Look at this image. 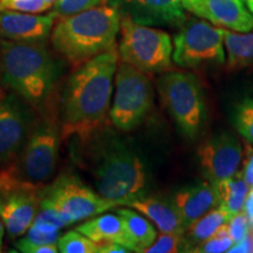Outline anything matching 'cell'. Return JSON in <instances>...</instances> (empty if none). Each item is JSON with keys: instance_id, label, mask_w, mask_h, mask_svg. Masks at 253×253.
Wrapping results in <instances>:
<instances>
[{"instance_id": "cell-25", "label": "cell", "mask_w": 253, "mask_h": 253, "mask_svg": "<svg viewBox=\"0 0 253 253\" xmlns=\"http://www.w3.org/2000/svg\"><path fill=\"white\" fill-rule=\"evenodd\" d=\"M61 253H97L99 244L81 233L80 231H68L58 240Z\"/></svg>"}, {"instance_id": "cell-37", "label": "cell", "mask_w": 253, "mask_h": 253, "mask_svg": "<svg viewBox=\"0 0 253 253\" xmlns=\"http://www.w3.org/2000/svg\"><path fill=\"white\" fill-rule=\"evenodd\" d=\"M244 211L248 214L249 218V224L250 226L253 227V194H249L248 198L245 201V205H244Z\"/></svg>"}, {"instance_id": "cell-28", "label": "cell", "mask_w": 253, "mask_h": 253, "mask_svg": "<svg viewBox=\"0 0 253 253\" xmlns=\"http://www.w3.org/2000/svg\"><path fill=\"white\" fill-rule=\"evenodd\" d=\"M68 225V221L60 216L59 213H56L52 210H48V209H40L36 214V217H34L31 227L32 229L49 232V231L61 230Z\"/></svg>"}, {"instance_id": "cell-10", "label": "cell", "mask_w": 253, "mask_h": 253, "mask_svg": "<svg viewBox=\"0 0 253 253\" xmlns=\"http://www.w3.org/2000/svg\"><path fill=\"white\" fill-rule=\"evenodd\" d=\"M60 126L55 118L43 116L36 121L30 137L20 153L18 169L13 170L21 181L40 184L55 171L59 160Z\"/></svg>"}, {"instance_id": "cell-8", "label": "cell", "mask_w": 253, "mask_h": 253, "mask_svg": "<svg viewBox=\"0 0 253 253\" xmlns=\"http://www.w3.org/2000/svg\"><path fill=\"white\" fill-rule=\"evenodd\" d=\"M154 91L148 74L125 61L118 63L115 96L109 116L114 126L130 131L140 126L153 104Z\"/></svg>"}, {"instance_id": "cell-11", "label": "cell", "mask_w": 253, "mask_h": 253, "mask_svg": "<svg viewBox=\"0 0 253 253\" xmlns=\"http://www.w3.org/2000/svg\"><path fill=\"white\" fill-rule=\"evenodd\" d=\"M36 125L30 103L18 94H0V163L17 157Z\"/></svg>"}, {"instance_id": "cell-26", "label": "cell", "mask_w": 253, "mask_h": 253, "mask_svg": "<svg viewBox=\"0 0 253 253\" xmlns=\"http://www.w3.org/2000/svg\"><path fill=\"white\" fill-rule=\"evenodd\" d=\"M233 122L239 134L253 144V97L242 100L237 104Z\"/></svg>"}, {"instance_id": "cell-2", "label": "cell", "mask_w": 253, "mask_h": 253, "mask_svg": "<svg viewBox=\"0 0 253 253\" xmlns=\"http://www.w3.org/2000/svg\"><path fill=\"white\" fill-rule=\"evenodd\" d=\"M88 138V158L95 186L102 197L126 205L145 197L149 177L143 158L134 148L113 135L90 131L78 134Z\"/></svg>"}, {"instance_id": "cell-9", "label": "cell", "mask_w": 253, "mask_h": 253, "mask_svg": "<svg viewBox=\"0 0 253 253\" xmlns=\"http://www.w3.org/2000/svg\"><path fill=\"white\" fill-rule=\"evenodd\" d=\"M172 59L182 68L219 66L225 62L223 28L204 20L186 19L173 38Z\"/></svg>"}, {"instance_id": "cell-3", "label": "cell", "mask_w": 253, "mask_h": 253, "mask_svg": "<svg viewBox=\"0 0 253 253\" xmlns=\"http://www.w3.org/2000/svg\"><path fill=\"white\" fill-rule=\"evenodd\" d=\"M60 67L45 41L0 40V75L31 106H40L52 91Z\"/></svg>"}, {"instance_id": "cell-27", "label": "cell", "mask_w": 253, "mask_h": 253, "mask_svg": "<svg viewBox=\"0 0 253 253\" xmlns=\"http://www.w3.org/2000/svg\"><path fill=\"white\" fill-rule=\"evenodd\" d=\"M110 1L112 0H58L54 4L53 13L56 17L61 18L96 7V6L107 5Z\"/></svg>"}, {"instance_id": "cell-13", "label": "cell", "mask_w": 253, "mask_h": 253, "mask_svg": "<svg viewBox=\"0 0 253 253\" xmlns=\"http://www.w3.org/2000/svg\"><path fill=\"white\" fill-rule=\"evenodd\" d=\"M197 154L207 181L218 186L236 175L242 162L243 148L236 136L223 132L205 140L199 145Z\"/></svg>"}, {"instance_id": "cell-4", "label": "cell", "mask_w": 253, "mask_h": 253, "mask_svg": "<svg viewBox=\"0 0 253 253\" xmlns=\"http://www.w3.org/2000/svg\"><path fill=\"white\" fill-rule=\"evenodd\" d=\"M121 13L116 6L101 5L66 15L53 26V48L73 63L86 62L114 48L120 32Z\"/></svg>"}, {"instance_id": "cell-15", "label": "cell", "mask_w": 253, "mask_h": 253, "mask_svg": "<svg viewBox=\"0 0 253 253\" xmlns=\"http://www.w3.org/2000/svg\"><path fill=\"white\" fill-rule=\"evenodd\" d=\"M184 9L217 26L246 33L253 30V15L243 0H182Z\"/></svg>"}, {"instance_id": "cell-24", "label": "cell", "mask_w": 253, "mask_h": 253, "mask_svg": "<svg viewBox=\"0 0 253 253\" xmlns=\"http://www.w3.org/2000/svg\"><path fill=\"white\" fill-rule=\"evenodd\" d=\"M59 238L60 230L47 232L30 227L27 236L17 243V248L24 253H56Z\"/></svg>"}, {"instance_id": "cell-29", "label": "cell", "mask_w": 253, "mask_h": 253, "mask_svg": "<svg viewBox=\"0 0 253 253\" xmlns=\"http://www.w3.org/2000/svg\"><path fill=\"white\" fill-rule=\"evenodd\" d=\"M184 233H164L162 232L158 238L145 249V253H173L179 251L181 244L184 243Z\"/></svg>"}, {"instance_id": "cell-16", "label": "cell", "mask_w": 253, "mask_h": 253, "mask_svg": "<svg viewBox=\"0 0 253 253\" xmlns=\"http://www.w3.org/2000/svg\"><path fill=\"white\" fill-rule=\"evenodd\" d=\"M56 15H39L27 12L1 9L0 37L17 41H45L54 26Z\"/></svg>"}, {"instance_id": "cell-33", "label": "cell", "mask_w": 253, "mask_h": 253, "mask_svg": "<svg viewBox=\"0 0 253 253\" xmlns=\"http://www.w3.org/2000/svg\"><path fill=\"white\" fill-rule=\"evenodd\" d=\"M131 252L130 250L126 249V246L118 243H106V244H99L97 253H126Z\"/></svg>"}, {"instance_id": "cell-30", "label": "cell", "mask_w": 253, "mask_h": 253, "mask_svg": "<svg viewBox=\"0 0 253 253\" xmlns=\"http://www.w3.org/2000/svg\"><path fill=\"white\" fill-rule=\"evenodd\" d=\"M52 7L46 0H0V11L27 12V13H42Z\"/></svg>"}, {"instance_id": "cell-12", "label": "cell", "mask_w": 253, "mask_h": 253, "mask_svg": "<svg viewBox=\"0 0 253 253\" xmlns=\"http://www.w3.org/2000/svg\"><path fill=\"white\" fill-rule=\"evenodd\" d=\"M41 191L38 184L19 181L0 189V218L11 237L26 233L40 210Z\"/></svg>"}, {"instance_id": "cell-14", "label": "cell", "mask_w": 253, "mask_h": 253, "mask_svg": "<svg viewBox=\"0 0 253 253\" xmlns=\"http://www.w3.org/2000/svg\"><path fill=\"white\" fill-rule=\"evenodd\" d=\"M120 13L145 26L181 27L186 15L182 0H112Z\"/></svg>"}, {"instance_id": "cell-19", "label": "cell", "mask_w": 253, "mask_h": 253, "mask_svg": "<svg viewBox=\"0 0 253 253\" xmlns=\"http://www.w3.org/2000/svg\"><path fill=\"white\" fill-rule=\"evenodd\" d=\"M78 231L97 244L118 243L134 252V244L126 235L123 221L118 213L91 217L89 220L79 226Z\"/></svg>"}, {"instance_id": "cell-23", "label": "cell", "mask_w": 253, "mask_h": 253, "mask_svg": "<svg viewBox=\"0 0 253 253\" xmlns=\"http://www.w3.org/2000/svg\"><path fill=\"white\" fill-rule=\"evenodd\" d=\"M229 217L221 209L213 208L188 227V243L192 246L205 242L216 232L221 224L229 223Z\"/></svg>"}, {"instance_id": "cell-18", "label": "cell", "mask_w": 253, "mask_h": 253, "mask_svg": "<svg viewBox=\"0 0 253 253\" xmlns=\"http://www.w3.org/2000/svg\"><path fill=\"white\" fill-rule=\"evenodd\" d=\"M126 207L147 216L156 224L161 232L184 233L188 230V226L185 225L171 199H166L160 196H145L130 202Z\"/></svg>"}, {"instance_id": "cell-32", "label": "cell", "mask_w": 253, "mask_h": 253, "mask_svg": "<svg viewBox=\"0 0 253 253\" xmlns=\"http://www.w3.org/2000/svg\"><path fill=\"white\" fill-rule=\"evenodd\" d=\"M233 245V240L231 237H210L208 240L202 243L201 246H196L195 252L207 253H219L229 251Z\"/></svg>"}, {"instance_id": "cell-39", "label": "cell", "mask_w": 253, "mask_h": 253, "mask_svg": "<svg viewBox=\"0 0 253 253\" xmlns=\"http://www.w3.org/2000/svg\"><path fill=\"white\" fill-rule=\"evenodd\" d=\"M246 4H248L249 11L251 12V14L253 15V0H246Z\"/></svg>"}, {"instance_id": "cell-21", "label": "cell", "mask_w": 253, "mask_h": 253, "mask_svg": "<svg viewBox=\"0 0 253 253\" xmlns=\"http://www.w3.org/2000/svg\"><path fill=\"white\" fill-rule=\"evenodd\" d=\"M227 53V68L231 71L253 67V31L246 33L223 30Z\"/></svg>"}, {"instance_id": "cell-40", "label": "cell", "mask_w": 253, "mask_h": 253, "mask_svg": "<svg viewBox=\"0 0 253 253\" xmlns=\"http://www.w3.org/2000/svg\"><path fill=\"white\" fill-rule=\"evenodd\" d=\"M47 2H48V4L50 5V6H54V4L56 1H58V0H46Z\"/></svg>"}, {"instance_id": "cell-1", "label": "cell", "mask_w": 253, "mask_h": 253, "mask_svg": "<svg viewBox=\"0 0 253 253\" xmlns=\"http://www.w3.org/2000/svg\"><path fill=\"white\" fill-rule=\"evenodd\" d=\"M119 55L112 48L84 62L71 75L61 100L63 135L81 134L102 125L110 112Z\"/></svg>"}, {"instance_id": "cell-38", "label": "cell", "mask_w": 253, "mask_h": 253, "mask_svg": "<svg viewBox=\"0 0 253 253\" xmlns=\"http://www.w3.org/2000/svg\"><path fill=\"white\" fill-rule=\"evenodd\" d=\"M4 232H5V225H4V223H2L1 218H0V251H1L2 239H4Z\"/></svg>"}, {"instance_id": "cell-6", "label": "cell", "mask_w": 253, "mask_h": 253, "mask_svg": "<svg viewBox=\"0 0 253 253\" xmlns=\"http://www.w3.org/2000/svg\"><path fill=\"white\" fill-rule=\"evenodd\" d=\"M119 205L104 198L73 173H62L52 185L41 191L40 209L54 211L69 225L116 209Z\"/></svg>"}, {"instance_id": "cell-20", "label": "cell", "mask_w": 253, "mask_h": 253, "mask_svg": "<svg viewBox=\"0 0 253 253\" xmlns=\"http://www.w3.org/2000/svg\"><path fill=\"white\" fill-rule=\"evenodd\" d=\"M116 213L121 217L126 235L134 244V252H144L156 240L157 233L153 224L134 209L119 208Z\"/></svg>"}, {"instance_id": "cell-36", "label": "cell", "mask_w": 253, "mask_h": 253, "mask_svg": "<svg viewBox=\"0 0 253 253\" xmlns=\"http://www.w3.org/2000/svg\"><path fill=\"white\" fill-rule=\"evenodd\" d=\"M243 176H244V179L249 185H253V154H251L249 161L246 162V167Z\"/></svg>"}, {"instance_id": "cell-35", "label": "cell", "mask_w": 253, "mask_h": 253, "mask_svg": "<svg viewBox=\"0 0 253 253\" xmlns=\"http://www.w3.org/2000/svg\"><path fill=\"white\" fill-rule=\"evenodd\" d=\"M253 251V238L251 236H248L244 240L237 243L235 246H231V249L227 252H252Z\"/></svg>"}, {"instance_id": "cell-17", "label": "cell", "mask_w": 253, "mask_h": 253, "mask_svg": "<svg viewBox=\"0 0 253 253\" xmlns=\"http://www.w3.org/2000/svg\"><path fill=\"white\" fill-rule=\"evenodd\" d=\"M171 202L175 205L185 225L190 226L202 216L219 205L217 186L205 181L178 189Z\"/></svg>"}, {"instance_id": "cell-7", "label": "cell", "mask_w": 253, "mask_h": 253, "mask_svg": "<svg viewBox=\"0 0 253 253\" xmlns=\"http://www.w3.org/2000/svg\"><path fill=\"white\" fill-rule=\"evenodd\" d=\"M158 91L176 126L188 138H195L204 121L203 91L192 73L170 72L158 80Z\"/></svg>"}, {"instance_id": "cell-22", "label": "cell", "mask_w": 253, "mask_h": 253, "mask_svg": "<svg viewBox=\"0 0 253 253\" xmlns=\"http://www.w3.org/2000/svg\"><path fill=\"white\" fill-rule=\"evenodd\" d=\"M219 194V207L231 219L236 213L243 211L250 192V185L242 173H236L217 186Z\"/></svg>"}, {"instance_id": "cell-31", "label": "cell", "mask_w": 253, "mask_h": 253, "mask_svg": "<svg viewBox=\"0 0 253 253\" xmlns=\"http://www.w3.org/2000/svg\"><path fill=\"white\" fill-rule=\"evenodd\" d=\"M229 227H230V236L233 243H237L244 240L246 237L249 236V218L245 211H240V212L236 213L231 219L229 220Z\"/></svg>"}, {"instance_id": "cell-34", "label": "cell", "mask_w": 253, "mask_h": 253, "mask_svg": "<svg viewBox=\"0 0 253 253\" xmlns=\"http://www.w3.org/2000/svg\"><path fill=\"white\" fill-rule=\"evenodd\" d=\"M19 181H21V179L15 175L13 170L12 171L0 172V189H5L8 188V186L14 185Z\"/></svg>"}, {"instance_id": "cell-5", "label": "cell", "mask_w": 253, "mask_h": 253, "mask_svg": "<svg viewBox=\"0 0 253 253\" xmlns=\"http://www.w3.org/2000/svg\"><path fill=\"white\" fill-rule=\"evenodd\" d=\"M120 31L119 52L122 61L145 73H161L171 68L172 42L167 32L137 24L123 14Z\"/></svg>"}]
</instances>
